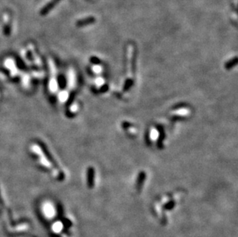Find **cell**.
<instances>
[{"label":"cell","instance_id":"4","mask_svg":"<svg viewBox=\"0 0 238 237\" xmlns=\"http://www.w3.org/2000/svg\"><path fill=\"white\" fill-rule=\"evenodd\" d=\"M60 1H61V0H51L50 2L48 3V4L46 5V6H45L44 8L42 9V11L40 12V14L43 15L47 14L48 12H49V11H50L51 9H52V8H53L54 6H55V5L57 4V3L60 2Z\"/></svg>","mask_w":238,"mask_h":237},{"label":"cell","instance_id":"2","mask_svg":"<svg viewBox=\"0 0 238 237\" xmlns=\"http://www.w3.org/2000/svg\"><path fill=\"white\" fill-rule=\"evenodd\" d=\"M160 137H161V135H160V132L158 127H153L150 129L149 132V139L152 142L157 141Z\"/></svg>","mask_w":238,"mask_h":237},{"label":"cell","instance_id":"6","mask_svg":"<svg viewBox=\"0 0 238 237\" xmlns=\"http://www.w3.org/2000/svg\"><path fill=\"white\" fill-rule=\"evenodd\" d=\"M144 179H145V173H141V174L139 176L138 179H137V188L138 190H140V189L142 188V186H143V182H144Z\"/></svg>","mask_w":238,"mask_h":237},{"label":"cell","instance_id":"8","mask_svg":"<svg viewBox=\"0 0 238 237\" xmlns=\"http://www.w3.org/2000/svg\"><path fill=\"white\" fill-rule=\"evenodd\" d=\"M174 204H175V203H174V202H173V201H172V202H168V203L166 205V206H165V208L167 209V210H170V209H172L173 207L174 206Z\"/></svg>","mask_w":238,"mask_h":237},{"label":"cell","instance_id":"3","mask_svg":"<svg viewBox=\"0 0 238 237\" xmlns=\"http://www.w3.org/2000/svg\"><path fill=\"white\" fill-rule=\"evenodd\" d=\"M96 22L95 17L93 16H88L86 18H82V19L79 20L76 22V26L79 27H83V26H87V25H91Z\"/></svg>","mask_w":238,"mask_h":237},{"label":"cell","instance_id":"5","mask_svg":"<svg viewBox=\"0 0 238 237\" xmlns=\"http://www.w3.org/2000/svg\"><path fill=\"white\" fill-rule=\"evenodd\" d=\"M94 170L92 168H90L88 171L87 175V184L89 188H92L94 186Z\"/></svg>","mask_w":238,"mask_h":237},{"label":"cell","instance_id":"1","mask_svg":"<svg viewBox=\"0 0 238 237\" xmlns=\"http://www.w3.org/2000/svg\"><path fill=\"white\" fill-rule=\"evenodd\" d=\"M190 111L189 108L187 107H178V108H175L174 110L171 112V114L173 116H174V117H180V118H184V117H187L189 116Z\"/></svg>","mask_w":238,"mask_h":237},{"label":"cell","instance_id":"7","mask_svg":"<svg viewBox=\"0 0 238 237\" xmlns=\"http://www.w3.org/2000/svg\"><path fill=\"white\" fill-rule=\"evenodd\" d=\"M237 56L234 57V58L231 59L230 60L229 62H228V63H226V65H225V67H226L227 69H231V68L233 67V66H236V64H237Z\"/></svg>","mask_w":238,"mask_h":237}]
</instances>
